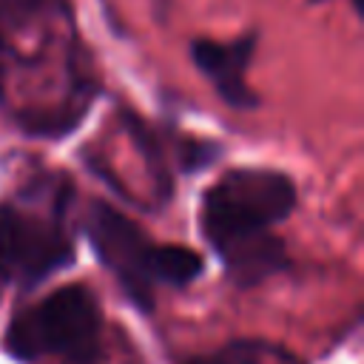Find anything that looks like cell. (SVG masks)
<instances>
[{
  "instance_id": "obj_1",
  "label": "cell",
  "mask_w": 364,
  "mask_h": 364,
  "mask_svg": "<svg viewBox=\"0 0 364 364\" xmlns=\"http://www.w3.org/2000/svg\"><path fill=\"white\" fill-rule=\"evenodd\" d=\"M296 208V185L270 168H233L205 193L199 208L202 236L239 284H256L287 264L273 228Z\"/></svg>"
},
{
  "instance_id": "obj_2",
  "label": "cell",
  "mask_w": 364,
  "mask_h": 364,
  "mask_svg": "<svg viewBox=\"0 0 364 364\" xmlns=\"http://www.w3.org/2000/svg\"><path fill=\"white\" fill-rule=\"evenodd\" d=\"M68 199L65 179H43L0 202V296L28 290L74 262Z\"/></svg>"
},
{
  "instance_id": "obj_3",
  "label": "cell",
  "mask_w": 364,
  "mask_h": 364,
  "mask_svg": "<svg viewBox=\"0 0 364 364\" xmlns=\"http://www.w3.org/2000/svg\"><path fill=\"white\" fill-rule=\"evenodd\" d=\"M3 350L20 364H105L102 310L85 284H65L17 310Z\"/></svg>"
},
{
  "instance_id": "obj_4",
  "label": "cell",
  "mask_w": 364,
  "mask_h": 364,
  "mask_svg": "<svg viewBox=\"0 0 364 364\" xmlns=\"http://www.w3.org/2000/svg\"><path fill=\"white\" fill-rule=\"evenodd\" d=\"M88 239L102 267L142 310L154 307L159 287H185L202 273L196 250L151 242L139 225L105 202H94L88 210Z\"/></svg>"
},
{
  "instance_id": "obj_5",
  "label": "cell",
  "mask_w": 364,
  "mask_h": 364,
  "mask_svg": "<svg viewBox=\"0 0 364 364\" xmlns=\"http://www.w3.org/2000/svg\"><path fill=\"white\" fill-rule=\"evenodd\" d=\"M256 51V34H242L236 40L219 43V40H193L191 43V57L196 68L210 80L213 91L228 102L230 108L247 111L256 105V94L247 85V65Z\"/></svg>"
},
{
  "instance_id": "obj_6",
  "label": "cell",
  "mask_w": 364,
  "mask_h": 364,
  "mask_svg": "<svg viewBox=\"0 0 364 364\" xmlns=\"http://www.w3.org/2000/svg\"><path fill=\"white\" fill-rule=\"evenodd\" d=\"M182 364H301L296 353L267 338H236Z\"/></svg>"
},
{
  "instance_id": "obj_7",
  "label": "cell",
  "mask_w": 364,
  "mask_h": 364,
  "mask_svg": "<svg viewBox=\"0 0 364 364\" xmlns=\"http://www.w3.org/2000/svg\"><path fill=\"white\" fill-rule=\"evenodd\" d=\"M313 3H321V0H313Z\"/></svg>"
}]
</instances>
